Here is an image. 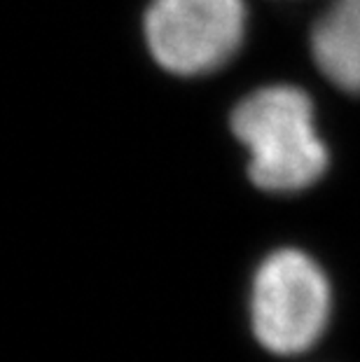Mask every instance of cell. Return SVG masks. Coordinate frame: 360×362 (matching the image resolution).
Returning <instances> with one entry per match:
<instances>
[{
	"label": "cell",
	"mask_w": 360,
	"mask_h": 362,
	"mask_svg": "<svg viewBox=\"0 0 360 362\" xmlns=\"http://www.w3.org/2000/svg\"><path fill=\"white\" fill-rule=\"evenodd\" d=\"M332 311V290L306 252L281 248L272 252L252 279V334L277 356H297L325 332Z\"/></svg>",
	"instance_id": "obj_2"
},
{
	"label": "cell",
	"mask_w": 360,
	"mask_h": 362,
	"mask_svg": "<svg viewBox=\"0 0 360 362\" xmlns=\"http://www.w3.org/2000/svg\"><path fill=\"white\" fill-rule=\"evenodd\" d=\"M311 57L337 89L360 96V0H332L311 28Z\"/></svg>",
	"instance_id": "obj_4"
},
{
	"label": "cell",
	"mask_w": 360,
	"mask_h": 362,
	"mask_svg": "<svg viewBox=\"0 0 360 362\" xmlns=\"http://www.w3.org/2000/svg\"><path fill=\"white\" fill-rule=\"evenodd\" d=\"M246 19L243 0H152L145 12V40L164 71L199 78L239 54Z\"/></svg>",
	"instance_id": "obj_3"
},
{
	"label": "cell",
	"mask_w": 360,
	"mask_h": 362,
	"mask_svg": "<svg viewBox=\"0 0 360 362\" xmlns=\"http://www.w3.org/2000/svg\"><path fill=\"white\" fill-rule=\"evenodd\" d=\"M232 131L248 150V175L255 187L295 194L316 185L330 155L316 131V110L304 89L290 84L260 87L232 110Z\"/></svg>",
	"instance_id": "obj_1"
}]
</instances>
